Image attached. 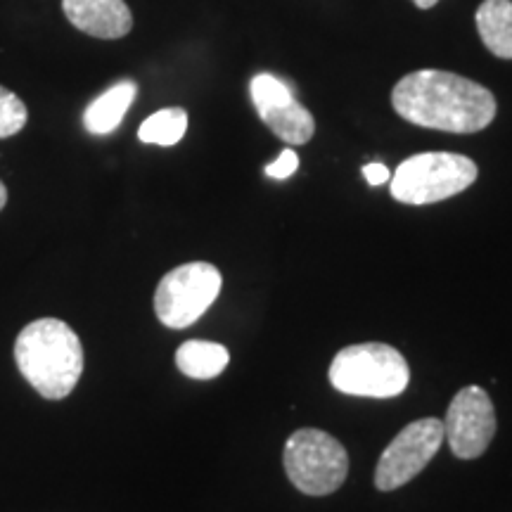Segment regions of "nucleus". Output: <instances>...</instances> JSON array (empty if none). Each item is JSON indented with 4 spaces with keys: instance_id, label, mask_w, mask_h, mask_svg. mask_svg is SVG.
<instances>
[{
    "instance_id": "nucleus-4",
    "label": "nucleus",
    "mask_w": 512,
    "mask_h": 512,
    "mask_svg": "<svg viewBox=\"0 0 512 512\" xmlns=\"http://www.w3.org/2000/svg\"><path fill=\"white\" fill-rule=\"evenodd\" d=\"M477 164L453 152H422L408 157L394 171L392 197L403 204H434L460 195L477 181Z\"/></svg>"
},
{
    "instance_id": "nucleus-17",
    "label": "nucleus",
    "mask_w": 512,
    "mask_h": 512,
    "mask_svg": "<svg viewBox=\"0 0 512 512\" xmlns=\"http://www.w3.org/2000/svg\"><path fill=\"white\" fill-rule=\"evenodd\" d=\"M363 176H366V181L370 185H382V183H387L389 178H392V174H389L387 166L380 164V162H373V164L363 166Z\"/></svg>"
},
{
    "instance_id": "nucleus-14",
    "label": "nucleus",
    "mask_w": 512,
    "mask_h": 512,
    "mask_svg": "<svg viewBox=\"0 0 512 512\" xmlns=\"http://www.w3.org/2000/svg\"><path fill=\"white\" fill-rule=\"evenodd\" d=\"M185 131H188V112L181 107H166L147 117L138 128V138L143 143L171 147L181 143Z\"/></svg>"
},
{
    "instance_id": "nucleus-8",
    "label": "nucleus",
    "mask_w": 512,
    "mask_h": 512,
    "mask_svg": "<svg viewBox=\"0 0 512 512\" xmlns=\"http://www.w3.org/2000/svg\"><path fill=\"white\" fill-rule=\"evenodd\" d=\"M496 434V411L482 387H465L453 396L444 420V439L453 456L475 460L489 448Z\"/></svg>"
},
{
    "instance_id": "nucleus-10",
    "label": "nucleus",
    "mask_w": 512,
    "mask_h": 512,
    "mask_svg": "<svg viewBox=\"0 0 512 512\" xmlns=\"http://www.w3.org/2000/svg\"><path fill=\"white\" fill-rule=\"evenodd\" d=\"M69 22L93 38H124L133 29V15L124 0H62Z\"/></svg>"
},
{
    "instance_id": "nucleus-19",
    "label": "nucleus",
    "mask_w": 512,
    "mask_h": 512,
    "mask_svg": "<svg viewBox=\"0 0 512 512\" xmlns=\"http://www.w3.org/2000/svg\"><path fill=\"white\" fill-rule=\"evenodd\" d=\"M5 204H8V190H5L3 181H0V211L5 209Z\"/></svg>"
},
{
    "instance_id": "nucleus-15",
    "label": "nucleus",
    "mask_w": 512,
    "mask_h": 512,
    "mask_svg": "<svg viewBox=\"0 0 512 512\" xmlns=\"http://www.w3.org/2000/svg\"><path fill=\"white\" fill-rule=\"evenodd\" d=\"M27 105L8 88L0 86V138H10L27 126Z\"/></svg>"
},
{
    "instance_id": "nucleus-11",
    "label": "nucleus",
    "mask_w": 512,
    "mask_h": 512,
    "mask_svg": "<svg viewBox=\"0 0 512 512\" xmlns=\"http://www.w3.org/2000/svg\"><path fill=\"white\" fill-rule=\"evenodd\" d=\"M138 95L136 81H119L110 91L95 98L83 112V126L93 136H107L124 121L128 107L133 105Z\"/></svg>"
},
{
    "instance_id": "nucleus-9",
    "label": "nucleus",
    "mask_w": 512,
    "mask_h": 512,
    "mask_svg": "<svg viewBox=\"0 0 512 512\" xmlns=\"http://www.w3.org/2000/svg\"><path fill=\"white\" fill-rule=\"evenodd\" d=\"M252 102L264 124L287 145L309 143L316 133L313 114L294 98L292 88L273 74H256L249 83Z\"/></svg>"
},
{
    "instance_id": "nucleus-2",
    "label": "nucleus",
    "mask_w": 512,
    "mask_h": 512,
    "mask_svg": "<svg viewBox=\"0 0 512 512\" xmlns=\"http://www.w3.org/2000/svg\"><path fill=\"white\" fill-rule=\"evenodd\" d=\"M15 361L43 399H67L83 373L81 339L64 320L38 318L17 335Z\"/></svg>"
},
{
    "instance_id": "nucleus-6",
    "label": "nucleus",
    "mask_w": 512,
    "mask_h": 512,
    "mask_svg": "<svg viewBox=\"0 0 512 512\" xmlns=\"http://www.w3.org/2000/svg\"><path fill=\"white\" fill-rule=\"evenodd\" d=\"M223 285L219 268L192 261L174 268L159 280L155 292V313L166 328H190L216 302Z\"/></svg>"
},
{
    "instance_id": "nucleus-18",
    "label": "nucleus",
    "mask_w": 512,
    "mask_h": 512,
    "mask_svg": "<svg viewBox=\"0 0 512 512\" xmlns=\"http://www.w3.org/2000/svg\"><path fill=\"white\" fill-rule=\"evenodd\" d=\"M415 5H418L420 10H430V8H434V5L439 3V0H413Z\"/></svg>"
},
{
    "instance_id": "nucleus-12",
    "label": "nucleus",
    "mask_w": 512,
    "mask_h": 512,
    "mask_svg": "<svg viewBox=\"0 0 512 512\" xmlns=\"http://www.w3.org/2000/svg\"><path fill=\"white\" fill-rule=\"evenodd\" d=\"M484 46L501 60H512V0H484L477 10Z\"/></svg>"
},
{
    "instance_id": "nucleus-13",
    "label": "nucleus",
    "mask_w": 512,
    "mask_h": 512,
    "mask_svg": "<svg viewBox=\"0 0 512 512\" xmlns=\"http://www.w3.org/2000/svg\"><path fill=\"white\" fill-rule=\"evenodd\" d=\"M230 363V354L223 344L202 342V339H190L183 342L176 351V366L183 375L192 380H214L219 377Z\"/></svg>"
},
{
    "instance_id": "nucleus-5",
    "label": "nucleus",
    "mask_w": 512,
    "mask_h": 512,
    "mask_svg": "<svg viewBox=\"0 0 512 512\" xmlns=\"http://www.w3.org/2000/svg\"><path fill=\"white\" fill-rule=\"evenodd\" d=\"M285 475L306 496L335 494L349 475V456L342 441L323 430L304 427L287 439Z\"/></svg>"
},
{
    "instance_id": "nucleus-7",
    "label": "nucleus",
    "mask_w": 512,
    "mask_h": 512,
    "mask_svg": "<svg viewBox=\"0 0 512 512\" xmlns=\"http://www.w3.org/2000/svg\"><path fill=\"white\" fill-rule=\"evenodd\" d=\"M444 441V422L422 418L406 425L392 444L382 451L375 467V486L380 491H394L408 484L430 465Z\"/></svg>"
},
{
    "instance_id": "nucleus-1",
    "label": "nucleus",
    "mask_w": 512,
    "mask_h": 512,
    "mask_svg": "<svg viewBox=\"0 0 512 512\" xmlns=\"http://www.w3.org/2000/svg\"><path fill=\"white\" fill-rule=\"evenodd\" d=\"M392 105L401 119L446 133H477L496 117L489 88L439 69L403 76L392 91Z\"/></svg>"
},
{
    "instance_id": "nucleus-3",
    "label": "nucleus",
    "mask_w": 512,
    "mask_h": 512,
    "mask_svg": "<svg viewBox=\"0 0 512 512\" xmlns=\"http://www.w3.org/2000/svg\"><path fill=\"white\" fill-rule=\"evenodd\" d=\"M408 363L389 344L368 342L342 349L330 366V382L337 392L366 399H394L406 392Z\"/></svg>"
},
{
    "instance_id": "nucleus-16",
    "label": "nucleus",
    "mask_w": 512,
    "mask_h": 512,
    "mask_svg": "<svg viewBox=\"0 0 512 512\" xmlns=\"http://www.w3.org/2000/svg\"><path fill=\"white\" fill-rule=\"evenodd\" d=\"M297 169H299L297 152H294L292 147H287V150L280 152V157L275 159L273 164L266 166V176L278 178V181H285V178H290Z\"/></svg>"
}]
</instances>
